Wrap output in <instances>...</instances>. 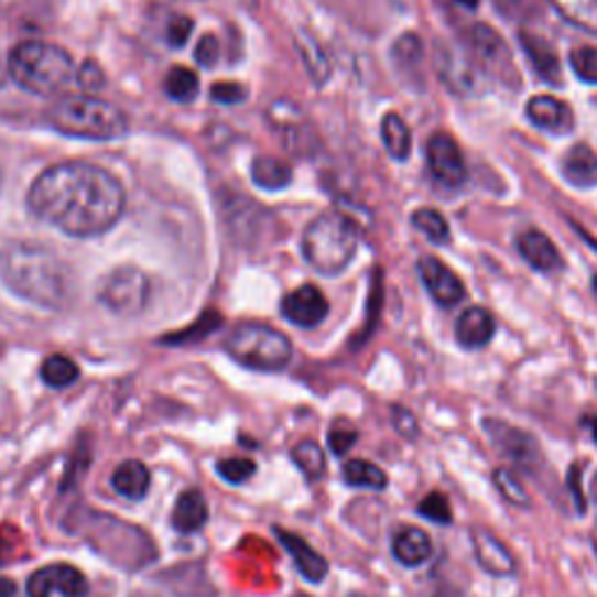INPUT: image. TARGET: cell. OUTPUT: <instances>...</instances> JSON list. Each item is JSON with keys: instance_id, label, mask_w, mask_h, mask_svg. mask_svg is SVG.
<instances>
[{"instance_id": "83f0119b", "label": "cell", "mask_w": 597, "mask_h": 597, "mask_svg": "<svg viewBox=\"0 0 597 597\" xmlns=\"http://www.w3.org/2000/svg\"><path fill=\"white\" fill-rule=\"evenodd\" d=\"M40 378L50 386V388H68L79 378V367L66 355H52L40 367Z\"/></svg>"}, {"instance_id": "11a10c76", "label": "cell", "mask_w": 597, "mask_h": 597, "mask_svg": "<svg viewBox=\"0 0 597 597\" xmlns=\"http://www.w3.org/2000/svg\"><path fill=\"white\" fill-rule=\"evenodd\" d=\"M595 551H597V544H595Z\"/></svg>"}, {"instance_id": "f546056e", "label": "cell", "mask_w": 597, "mask_h": 597, "mask_svg": "<svg viewBox=\"0 0 597 597\" xmlns=\"http://www.w3.org/2000/svg\"><path fill=\"white\" fill-rule=\"evenodd\" d=\"M411 222L417 231H423L427 241L434 246H446L451 241V227L439 210H434V208L415 210Z\"/></svg>"}, {"instance_id": "bcb514c9", "label": "cell", "mask_w": 597, "mask_h": 597, "mask_svg": "<svg viewBox=\"0 0 597 597\" xmlns=\"http://www.w3.org/2000/svg\"><path fill=\"white\" fill-rule=\"evenodd\" d=\"M444 3L465 8V10H476V8H479V0H444Z\"/></svg>"}, {"instance_id": "f5cc1de1", "label": "cell", "mask_w": 597, "mask_h": 597, "mask_svg": "<svg viewBox=\"0 0 597 597\" xmlns=\"http://www.w3.org/2000/svg\"><path fill=\"white\" fill-rule=\"evenodd\" d=\"M0 187H3V169H0Z\"/></svg>"}, {"instance_id": "5b68a950", "label": "cell", "mask_w": 597, "mask_h": 597, "mask_svg": "<svg viewBox=\"0 0 597 597\" xmlns=\"http://www.w3.org/2000/svg\"><path fill=\"white\" fill-rule=\"evenodd\" d=\"M360 246V231H357L350 217L341 213L317 215L304 231V257L306 262L323 275H338L346 271Z\"/></svg>"}, {"instance_id": "4dcf8cb0", "label": "cell", "mask_w": 597, "mask_h": 597, "mask_svg": "<svg viewBox=\"0 0 597 597\" xmlns=\"http://www.w3.org/2000/svg\"><path fill=\"white\" fill-rule=\"evenodd\" d=\"M166 94L177 104H192L198 94V77L192 68L175 66L166 75Z\"/></svg>"}, {"instance_id": "7402d4cb", "label": "cell", "mask_w": 597, "mask_h": 597, "mask_svg": "<svg viewBox=\"0 0 597 597\" xmlns=\"http://www.w3.org/2000/svg\"><path fill=\"white\" fill-rule=\"evenodd\" d=\"M563 177L574 187H595L597 185V152L588 145H574L565 152L561 162Z\"/></svg>"}, {"instance_id": "7bdbcfd3", "label": "cell", "mask_w": 597, "mask_h": 597, "mask_svg": "<svg viewBox=\"0 0 597 597\" xmlns=\"http://www.w3.org/2000/svg\"><path fill=\"white\" fill-rule=\"evenodd\" d=\"M357 442V432L355 430H341V427H334L327 436V444L332 448L334 455H346Z\"/></svg>"}, {"instance_id": "816d5d0a", "label": "cell", "mask_w": 597, "mask_h": 597, "mask_svg": "<svg viewBox=\"0 0 597 597\" xmlns=\"http://www.w3.org/2000/svg\"><path fill=\"white\" fill-rule=\"evenodd\" d=\"M593 290H595V296H597V275L593 278Z\"/></svg>"}, {"instance_id": "3957f363", "label": "cell", "mask_w": 597, "mask_h": 597, "mask_svg": "<svg viewBox=\"0 0 597 597\" xmlns=\"http://www.w3.org/2000/svg\"><path fill=\"white\" fill-rule=\"evenodd\" d=\"M47 122L54 131L83 138L94 143H110L127 135L129 124L124 112L94 96H66L47 110Z\"/></svg>"}, {"instance_id": "ffe728a7", "label": "cell", "mask_w": 597, "mask_h": 597, "mask_svg": "<svg viewBox=\"0 0 597 597\" xmlns=\"http://www.w3.org/2000/svg\"><path fill=\"white\" fill-rule=\"evenodd\" d=\"M519 252L523 260L542 273H551L561 267V254L544 231L530 229L519 236Z\"/></svg>"}, {"instance_id": "f907efd6", "label": "cell", "mask_w": 597, "mask_h": 597, "mask_svg": "<svg viewBox=\"0 0 597 597\" xmlns=\"http://www.w3.org/2000/svg\"><path fill=\"white\" fill-rule=\"evenodd\" d=\"M3 79H6V73H3V68H0V87H3Z\"/></svg>"}, {"instance_id": "603a6c76", "label": "cell", "mask_w": 597, "mask_h": 597, "mask_svg": "<svg viewBox=\"0 0 597 597\" xmlns=\"http://www.w3.org/2000/svg\"><path fill=\"white\" fill-rule=\"evenodd\" d=\"M152 484V474L141 460H127L112 474V488L131 502H141Z\"/></svg>"}, {"instance_id": "f35d334b", "label": "cell", "mask_w": 597, "mask_h": 597, "mask_svg": "<svg viewBox=\"0 0 597 597\" xmlns=\"http://www.w3.org/2000/svg\"><path fill=\"white\" fill-rule=\"evenodd\" d=\"M217 56H220V45H217L215 35H204L202 40H198L194 50V58L198 66L213 68L217 64Z\"/></svg>"}, {"instance_id": "2e32d148", "label": "cell", "mask_w": 597, "mask_h": 597, "mask_svg": "<svg viewBox=\"0 0 597 597\" xmlns=\"http://www.w3.org/2000/svg\"><path fill=\"white\" fill-rule=\"evenodd\" d=\"M528 119L542 131L565 135L574 129V112L565 101H558L553 96H534L525 108Z\"/></svg>"}, {"instance_id": "44dd1931", "label": "cell", "mask_w": 597, "mask_h": 597, "mask_svg": "<svg viewBox=\"0 0 597 597\" xmlns=\"http://www.w3.org/2000/svg\"><path fill=\"white\" fill-rule=\"evenodd\" d=\"M171 523L181 534H194L202 530L208 523L206 497L198 490H185L173 507Z\"/></svg>"}, {"instance_id": "484cf974", "label": "cell", "mask_w": 597, "mask_h": 597, "mask_svg": "<svg viewBox=\"0 0 597 597\" xmlns=\"http://www.w3.org/2000/svg\"><path fill=\"white\" fill-rule=\"evenodd\" d=\"M344 481L350 488H367V490H386L388 474L376 467L369 460H350L344 467Z\"/></svg>"}, {"instance_id": "e0dca14e", "label": "cell", "mask_w": 597, "mask_h": 597, "mask_svg": "<svg viewBox=\"0 0 597 597\" xmlns=\"http://www.w3.org/2000/svg\"><path fill=\"white\" fill-rule=\"evenodd\" d=\"M519 40H521V47L528 56V62L532 64L534 73L540 75L546 85L561 87L563 70H561V58H558V54H555V50L546 43L542 35H534L530 31H521Z\"/></svg>"}, {"instance_id": "836d02e7", "label": "cell", "mask_w": 597, "mask_h": 597, "mask_svg": "<svg viewBox=\"0 0 597 597\" xmlns=\"http://www.w3.org/2000/svg\"><path fill=\"white\" fill-rule=\"evenodd\" d=\"M569 66L586 85H597V47H579L569 54Z\"/></svg>"}, {"instance_id": "8d00e7d4", "label": "cell", "mask_w": 597, "mask_h": 597, "mask_svg": "<svg viewBox=\"0 0 597 597\" xmlns=\"http://www.w3.org/2000/svg\"><path fill=\"white\" fill-rule=\"evenodd\" d=\"M220 323H222V321H220V315L208 313V315H204V321L198 323V325H194L189 332L169 336V338H166V344H187V341H194V338H204L208 332L217 329V325H220Z\"/></svg>"}, {"instance_id": "9c48e42d", "label": "cell", "mask_w": 597, "mask_h": 597, "mask_svg": "<svg viewBox=\"0 0 597 597\" xmlns=\"http://www.w3.org/2000/svg\"><path fill=\"white\" fill-rule=\"evenodd\" d=\"M54 593H62L64 597H87L89 593L87 576L66 563L47 565L29 576L26 582L29 597H52Z\"/></svg>"}, {"instance_id": "52a82bcc", "label": "cell", "mask_w": 597, "mask_h": 597, "mask_svg": "<svg viewBox=\"0 0 597 597\" xmlns=\"http://www.w3.org/2000/svg\"><path fill=\"white\" fill-rule=\"evenodd\" d=\"M96 298L117 315H135L148 306L150 278L141 269L119 267L98 281Z\"/></svg>"}, {"instance_id": "c3c4849f", "label": "cell", "mask_w": 597, "mask_h": 597, "mask_svg": "<svg viewBox=\"0 0 597 597\" xmlns=\"http://www.w3.org/2000/svg\"><path fill=\"white\" fill-rule=\"evenodd\" d=\"M579 234H584V231H579ZM584 238H586V243H590V246L597 250V241H593V238H588V234H584Z\"/></svg>"}, {"instance_id": "74e56055", "label": "cell", "mask_w": 597, "mask_h": 597, "mask_svg": "<svg viewBox=\"0 0 597 597\" xmlns=\"http://www.w3.org/2000/svg\"><path fill=\"white\" fill-rule=\"evenodd\" d=\"M582 476H584V465L574 463L567 471V488L572 492V500H574V507H576V513L584 515L586 513V495H584V488H582Z\"/></svg>"}, {"instance_id": "5bb4252c", "label": "cell", "mask_w": 597, "mask_h": 597, "mask_svg": "<svg viewBox=\"0 0 597 597\" xmlns=\"http://www.w3.org/2000/svg\"><path fill=\"white\" fill-rule=\"evenodd\" d=\"M281 311L285 321H290L292 325L311 329L325 321L329 313V304L325 294L315 285H302L283 298Z\"/></svg>"}, {"instance_id": "6da1fadb", "label": "cell", "mask_w": 597, "mask_h": 597, "mask_svg": "<svg viewBox=\"0 0 597 597\" xmlns=\"http://www.w3.org/2000/svg\"><path fill=\"white\" fill-rule=\"evenodd\" d=\"M35 217L75 238L110 231L124 213V187L117 177L94 164H56L35 177L26 194Z\"/></svg>"}, {"instance_id": "ab89813d", "label": "cell", "mask_w": 597, "mask_h": 597, "mask_svg": "<svg viewBox=\"0 0 597 597\" xmlns=\"http://www.w3.org/2000/svg\"><path fill=\"white\" fill-rule=\"evenodd\" d=\"M192 29H194V24H192L189 17H175V19H171V24L166 29L169 45L171 47H183L187 43V40H189V35H192Z\"/></svg>"}, {"instance_id": "60d3db41", "label": "cell", "mask_w": 597, "mask_h": 597, "mask_svg": "<svg viewBox=\"0 0 597 597\" xmlns=\"http://www.w3.org/2000/svg\"><path fill=\"white\" fill-rule=\"evenodd\" d=\"M77 83L83 85L87 91H96V89L104 87L106 75L101 68H98L96 62H85L77 70Z\"/></svg>"}, {"instance_id": "7dc6e473", "label": "cell", "mask_w": 597, "mask_h": 597, "mask_svg": "<svg viewBox=\"0 0 597 597\" xmlns=\"http://www.w3.org/2000/svg\"><path fill=\"white\" fill-rule=\"evenodd\" d=\"M590 434H593V442L597 444V417H593V423H590Z\"/></svg>"}, {"instance_id": "d6986e66", "label": "cell", "mask_w": 597, "mask_h": 597, "mask_svg": "<svg viewBox=\"0 0 597 597\" xmlns=\"http://www.w3.org/2000/svg\"><path fill=\"white\" fill-rule=\"evenodd\" d=\"M394 561L404 567H421L432 555L430 534L421 528H404L392 540Z\"/></svg>"}, {"instance_id": "db71d44e", "label": "cell", "mask_w": 597, "mask_h": 597, "mask_svg": "<svg viewBox=\"0 0 597 597\" xmlns=\"http://www.w3.org/2000/svg\"><path fill=\"white\" fill-rule=\"evenodd\" d=\"M296 597H306V595H296Z\"/></svg>"}, {"instance_id": "d590c367", "label": "cell", "mask_w": 597, "mask_h": 597, "mask_svg": "<svg viewBox=\"0 0 597 597\" xmlns=\"http://www.w3.org/2000/svg\"><path fill=\"white\" fill-rule=\"evenodd\" d=\"M210 98L220 106H238L248 98V89L238 83H217L210 89Z\"/></svg>"}, {"instance_id": "ee69618b", "label": "cell", "mask_w": 597, "mask_h": 597, "mask_svg": "<svg viewBox=\"0 0 597 597\" xmlns=\"http://www.w3.org/2000/svg\"><path fill=\"white\" fill-rule=\"evenodd\" d=\"M497 8H500L502 14L507 17H521V14H528V8L532 0H495Z\"/></svg>"}, {"instance_id": "681fc988", "label": "cell", "mask_w": 597, "mask_h": 597, "mask_svg": "<svg viewBox=\"0 0 597 597\" xmlns=\"http://www.w3.org/2000/svg\"><path fill=\"white\" fill-rule=\"evenodd\" d=\"M6 6H8V0H0V14H3V10H6Z\"/></svg>"}, {"instance_id": "8fae6325", "label": "cell", "mask_w": 597, "mask_h": 597, "mask_svg": "<svg viewBox=\"0 0 597 597\" xmlns=\"http://www.w3.org/2000/svg\"><path fill=\"white\" fill-rule=\"evenodd\" d=\"M427 164L432 175L446 187H460L467 181L465 156L451 135L436 133L427 143Z\"/></svg>"}, {"instance_id": "7a4b0ae2", "label": "cell", "mask_w": 597, "mask_h": 597, "mask_svg": "<svg viewBox=\"0 0 597 597\" xmlns=\"http://www.w3.org/2000/svg\"><path fill=\"white\" fill-rule=\"evenodd\" d=\"M0 281L40 308H64L75 290L68 264L52 248L12 241L0 248Z\"/></svg>"}, {"instance_id": "ac0fdd59", "label": "cell", "mask_w": 597, "mask_h": 597, "mask_svg": "<svg viewBox=\"0 0 597 597\" xmlns=\"http://www.w3.org/2000/svg\"><path fill=\"white\" fill-rule=\"evenodd\" d=\"M492 336H495V317L490 315V311L481 306H471L457 317L455 338L463 348L467 350L486 348L492 341Z\"/></svg>"}, {"instance_id": "4316f807", "label": "cell", "mask_w": 597, "mask_h": 597, "mask_svg": "<svg viewBox=\"0 0 597 597\" xmlns=\"http://www.w3.org/2000/svg\"><path fill=\"white\" fill-rule=\"evenodd\" d=\"M551 3L563 14L565 22L582 31L597 33V0H551Z\"/></svg>"}, {"instance_id": "d6a6232c", "label": "cell", "mask_w": 597, "mask_h": 597, "mask_svg": "<svg viewBox=\"0 0 597 597\" xmlns=\"http://www.w3.org/2000/svg\"><path fill=\"white\" fill-rule=\"evenodd\" d=\"M417 515L436 523V525H451L453 523V511L446 500V495L442 492H430L425 495L421 504H417Z\"/></svg>"}, {"instance_id": "f6af8a7d", "label": "cell", "mask_w": 597, "mask_h": 597, "mask_svg": "<svg viewBox=\"0 0 597 597\" xmlns=\"http://www.w3.org/2000/svg\"><path fill=\"white\" fill-rule=\"evenodd\" d=\"M0 597H17V586L12 579L0 576Z\"/></svg>"}, {"instance_id": "d4e9b609", "label": "cell", "mask_w": 597, "mask_h": 597, "mask_svg": "<svg viewBox=\"0 0 597 597\" xmlns=\"http://www.w3.org/2000/svg\"><path fill=\"white\" fill-rule=\"evenodd\" d=\"M381 138L388 154L397 162H406L411 154V131L400 115H386L381 124Z\"/></svg>"}, {"instance_id": "30bf717a", "label": "cell", "mask_w": 597, "mask_h": 597, "mask_svg": "<svg viewBox=\"0 0 597 597\" xmlns=\"http://www.w3.org/2000/svg\"><path fill=\"white\" fill-rule=\"evenodd\" d=\"M484 432L488 434L490 444L502 455H507L509 460L519 465H534L536 460H540V446H536L532 434L513 427L504 421H497V417H486Z\"/></svg>"}, {"instance_id": "9a60e30c", "label": "cell", "mask_w": 597, "mask_h": 597, "mask_svg": "<svg viewBox=\"0 0 597 597\" xmlns=\"http://www.w3.org/2000/svg\"><path fill=\"white\" fill-rule=\"evenodd\" d=\"M273 532L278 536V542H281L283 549L292 555L294 567L298 569V574H302L304 579L311 582V584H321L327 576V572H329V565H327V561L323 558V555L317 553L308 542H304L302 536L290 532V530L275 528Z\"/></svg>"}, {"instance_id": "277c9868", "label": "cell", "mask_w": 597, "mask_h": 597, "mask_svg": "<svg viewBox=\"0 0 597 597\" xmlns=\"http://www.w3.org/2000/svg\"><path fill=\"white\" fill-rule=\"evenodd\" d=\"M8 73L24 91L54 96L75 77V64L66 50L29 40L10 52Z\"/></svg>"}, {"instance_id": "b9f144b4", "label": "cell", "mask_w": 597, "mask_h": 597, "mask_svg": "<svg viewBox=\"0 0 597 597\" xmlns=\"http://www.w3.org/2000/svg\"><path fill=\"white\" fill-rule=\"evenodd\" d=\"M392 425L406 439H415L417 436V421L415 415L404 406H392Z\"/></svg>"}, {"instance_id": "cb8c5ba5", "label": "cell", "mask_w": 597, "mask_h": 597, "mask_svg": "<svg viewBox=\"0 0 597 597\" xmlns=\"http://www.w3.org/2000/svg\"><path fill=\"white\" fill-rule=\"evenodd\" d=\"M250 173H252L254 185L267 192L283 189L292 181V169L285 162H281V159H273V156H257L252 162Z\"/></svg>"}, {"instance_id": "8992f818", "label": "cell", "mask_w": 597, "mask_h": 597, "mask_svg": "<svg viewBox=\"0 0 597 597\" xmlns=\"http://www.w3.org/2000/svg\"><path fill=\"white\" fill-rule=\"evenodd\" d=\"M227 352L238 365L254 371H283L292 360L290 338L267 325H238L225 341Z\"/></svg>"}, {"instance_id": "4fadbf2b", "label": "cell", "mask_w": 597, "mask_h": 597, "mask_svg": "<svg viewBox=\"0 0 597 597\" xmlns=\"http://www.w3.org/2000/svg\"><path fill=\"white\" fill-rule=\"evenodd\" d=\"M417 273H421L430 296L439 306L451 308L465 298V285L460 278H457L442 260H436V257L432 254L423 257V260L417 262Z\"/></svg>"}, {"instance_id": "e575fe53", "label": "cell", "mask_w": 597, "mask_h": 597, "mask_svg": "<svg viewBox=\"0 0 597 597\" xmlns=\"http://www.w3.org/2000/svg\"><path fill=\"white\" fill-rule=\"evenodd\" d=\"M257 465L248 457H229V460H220L217 463V474L222 476V479L231 486H241L246 484L250 476H254Z\"/></svg>"}, {"instance_id": "f1b7e54d", "label": "cell", "mask_w": 597, "mask_h": 597, "mask_svg": "<svg viewBox=\"0 0 597 597\" xmlns=\"http://www.w3.org/2000/svg\"><path fill=\"white\" fill-rule=\"evenodd\" d=\"M292 460L308 481H317V479H323V476H325L327 457H325V451L317 446L315 442L296 444V448L292 451Z\"/></svg>"}, {"instance_id": "7c38bea8", "label": "cell", "mask_w": 597, "mask_h": 597, "mask_svg": "<svg viewBox=\"0 0 597 597\" xmlns=\"http://www.w3.org/2000/svg\"><path fill=\"white\" fill-rule=\"evenodd\" d=\"M469 540H471L476 563L481 565V569L497 576V579H504V576L515 574L513 553L507 549V544L495 532H490L484 525H471Z\"/></svg>"}, {"instance_id": "ba28073f", "label": "cell", "mask_w": 597, "mask_h": 597, "mask_svg": "<svg viewBox=\"0 0 597 597\" xmlns=\"http://www.w3.org/2000/svg\"><path fill=\"white\" fill-rule=\"evenodd\" d=\"M469 52L476 68L481 70V75H492L507 79L511 77V83H515V70L511 54L507 45L502 43V37L497 35L490 26L476 24L469 33Z\"/></svg>"}, {"instance_id": "1f68e13d", "label": "cell", "mask_w": 597, "mask_h": 597, "mask_svg": "<svg viewBox=\"0 0 597 597\" xmlns=\"http://www.w3.org/2000/svg\"><path fill=\"white\" fill-rule=\"evenodd\" d=\"M492 481H495L497 492H500L509 504H513V507H530L532 504L528 490L523 488L521 479L511 469H507V467L495 469Z\"/></svg>"}]
</instances>
